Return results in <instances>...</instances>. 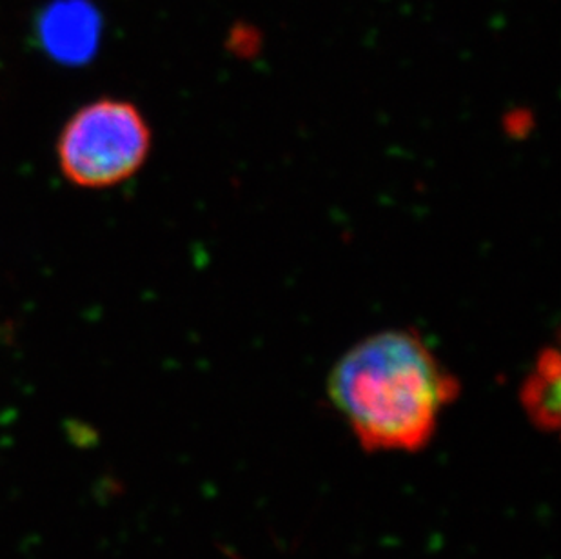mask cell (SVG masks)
Wrapping results in <instances>:
<instances>
[{"label":"cell","instance_id":"3957f363","mask_svg":"<svg viewBox=\"0 0 561 559\" xmlns=\"http://www.w3.org/2000/svg\"><path fill=\"white\" fill-rule=\"evenodd\" d=\"M38 32L55 60L80 64L95 54L101 19L85 0H59L44 11Z\"/></svg>","mask_w":561,"mask_h":559},{"label":"cell","instance_id":"6da1fadb","mask_svg":"<svg viewBox=\"0 0 561 559\" xmlns=\"http://www.w3.org/2000/svg\"><path fill=\"white\" fill-rule=\"evenodd\" d=\"M329 400L371 453H419L460 395L424 338L387 329L353 345L328 381Z\"/></svg>","mask_w":561,"mask_h":559},{"label":"cell","instance_id":"7a4b0ae2","mask_svg":"<svg viewBox=\"0 0 561 559\" xmlns=\"http://www.w3.org/2000/svg\"><path fill=\"white\" fill-rule=\"evenodd\" d=\"M151 153V127L133 102L99 99L64 124L57 160L64 179L82 190H107L137 174Z\"/></svg>","mask_w":561,"mask_h":559},{"label":"cell","instance_id":"277c9868","mask_svg":"<svg viewBox=\"0 0 561 559\" xmlns=\"http://www.w3.org/2000/svg\"><path fill=\"white\" fill-rule=\"evenodd\" d=\"M519 401L535 427L551 433L560 425V354L547 349L527 376Z\"/></svg>","mask_w":561,"mask_h":559}]
</instances>
